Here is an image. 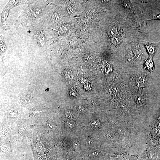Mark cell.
Returning <instances> with one entry per match:
<instances>
[{"mask_svg": "<svg viewBox=\"0 0 160 160\" xmlns=\"http://www.w3.org/2000/svg\"><path fill=\"white\" fill-rule=\"evenodd\" d=\"M111 41L113 45L117 46L121 43V39L119 36H116L112 37L111 38Z\"/></svg>", "mask_w": 160, "mask_h": 160, "instance_id": "obj_3", "label": "cell"}, {"mask_svg": "<svg viewBox=\"0 0 160 160\" xmlns=\"http://www.w3.org/2000/svg\"><path fill=\"white\" fill-rule=\"evenodd\" d=\"M68 125L70 128L72 129L75 127L76 124L74 121L70 120L68 122Z\"/></svg>", "mask_w": 160, "mask_h": 160, "instance_id": "obj_9", "label": "cell"}, {"mask_svg": "<svg viewBox=\"0 0 160 160\" xmlns=\"http://www.w3.org/2000/svg\"><path fill=\"white\" fill-rule=\"evenodd\" d=\"M133 56L130 54H127L126 57V61L127 62L130 63L133 61Z\"/></svg>", "mask_w": 160, "mask_h": 160, "instance_id": "obj_8", "label": "cell"}, {"mask_svg": "<svg viewBox=\"0 0 160 160\" xmlns=\"http://www.w3.org/2000/svg\"><path fill=\"white\" fill-rule=\"evenodd\" d=\"M65 76L67 79L69 80H72L73 77L72 73L71 71L67 70L65 73Z\"/></svg>", "mask_w": 160, "mask_h": 160, "instance_id": "obj_7", "label": "cell"}, {"mask_svg": "<svg viewBox=\"0 0 160 160\" xmlns=\"http://www.w3.org/2000/svg\"><path fill=\"white\" fill-rule=\"evenodd\" d=\"M95 127H97L98 125L97 121H95L91 123Z\"/></svg>", "mask_w": 160, "mask_h": 160, "instance_id": "obj_13", "label": "cell"}, {"mask_svg": "<svg viewBox=\"0 0 160 160\" xmlns=\"http://www.w3.org/2000/svg\"><path fill=\"white\" fill-rule=\"evenodd\" d=\"M134 53L135 56L138 58L141 57L142 53L139 47L137 46H136L134 49Z\"/></svg>", "mask_w": 160, "mask_h": 160, "instance_id": "obj_5", "label": "cell"}, {"mask_svg": "<svg viewBox=\"0 0 160 160\" xmlns=\"http://www.w3.org/2000/svg\"><path fill=\"white\" fill-rule=\"evenodd\" d=\"M160 19V14L157 15L153 16V18L149 20H158Z\"/></svg>", "mask_w": 160, "mask_h": 160, "instance_id": "obj_12", "label": "cell"}, {"mask_svg": "<svg viewBox=\"0 0 160 160\" xmlns=\"http://www.w3.org/2000/svg\"><path fill=\"white\" fill-rule=\"evenodd\" d=\"M144 68L150 72L153 71L154 69V64L152 57H150L145 60L144 64Z\"/></svg>", "mask_w": 160, "mask_h": 160, "instance_id": "obj_2", "label": "cell"}, {"mask_svg": "<svg viewBox=\"0 0 160 160\" xmlns=\"http://www.w3.org/2000/svg\"><path fill=\"white\" fill-rule=\"evenodd\" d=\"M65 114L66 116L68 118H71L73 117L71 113L69 111H67L65 113Z\"/></svg>", "mask_w": 160, "mask_h": 160, "instance_id": "obj_11", "label": "cell"}, {"mask_svg": "<svg viewBox=\"0 0 160 160\" xmlns=\"http://www.w3.org/2000/svg\"><path fill=\"white\" fill-rule=\"evenodd\" d=\"M77 109L79 112L81 113L84 112L85 111V110L84 106L81 105L78 106Z\"/></svg>", "mask_w": 160, "mask_h": 160, "instance_id": "obj_10", "label": "cell"}, {"mask_svg": "<svg viewBox=\"0 0 160 160\" xmlns=\"http://www.w3.org/2000/svg\"><path fill=\"white\" fill-rule=\"evenodd\" d=\"M31 96L28 94H24L21 96V99L22 102L28 103L32 100Z\"/></svg>", "mask_w": 160, "mask_h": 160, "instance_id": "obj_4", "label": "cell"}, {"mask_svg": "<svg viewBox=\"0 0 160 160\" xmlns=\"http://www.w3.org/2000/svg\"><path fill=\"white\" fill-rule=\"evenodd\" d=\"M100 153V151H95L90 153L88 156L91 157L96 158L99 157Z\"/></svg>", "mask_w": 160, "mask_h": 160, "instance_id": "obj_6", "label": "cell"}, {"mask_svg": "<svg viewBox=\"0 0 160 160\" xmlns=\"http://www.w3.org/2000/svg\"><path fill=\"white\" fill-rule=\"evenodd\" d=\"M143 44L150 57H152L157 51L159 43L144 41Z\"/></svg>", "mask_w": 160, "mask_h": 160, "instance_id": "obj_1", "label": "cell"}]
</instances>
